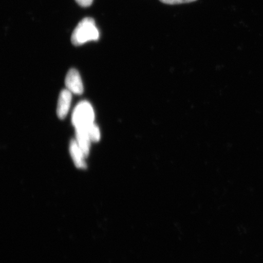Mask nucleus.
Returning <instances> with one entry per match:
<instances>
[{"label":"nucleus","instance_id":"obj_1","mask_svg":"<svg viewBox=\"0 0 263 263\" xmlns=\"http://www.w3.org/2000/svg\"><path fill=\"white\" fill-rule=\"evenodd\" d=\"M100 38V32L95 20L91 17L82 19L79 23L71 35L72 44L80 46L90 41H97Z\"/></svg>","mask_w":263,"mask_h":263},{"label":"nucleus","instance_id":"obj_4","mask_svg":"<svg viewBox=\"0 0 263 263\" xmlns=\"http://www.w3.org/2000/svg\"><path fill=\"white\" fill-rule=\"evenodd\" d=\"M72 100L71 93L68 90H64L59 95L57 114L60 119L63 120L67 117L69 110H70Z\"/></svg>","mask_w":263,"mask_h":263},{"label":"nucleus","instance_id":"obj_6","mask_svg":"<svg viewBox=\"0 0 263 263\" xmlns=\"http://www.w3.org/2000/svg\"><path fill=\"white\" fill-rule=\"evenodd\" d=\"M76 140L83 152L85 157L89 154L90 143L91 142L88 135L83 129L77 128L76 129Z\"/></svg>","mask_w":263,"mask_h":263},{"label":"nucleus","instance_id":"obj_3","mask_svg":"<svg viewBox=\"0 0 263 263\" xmlns=\"http://www.w3.org/2000/svg\"><path fill=\"white\" fill-rule=\"evenodd\" d=\"M65 85L71 93L81 95L84 91L83 84L79 72L72 68L68 72L65 78Z\"/></svg>","mask_w":263,"mask_h":263},{"label":"nucleus","instance_id":"obj_2","mask_svg":"<svg viewBox=\"0 0 263 263\" xmlns=\"http://www.w3.org/2000/svg\"><path fill=\"white\" fill-rule=\"evenodd\" d=\"M95 112L91 105L87 101H81L74 108L72 115V123L76 128L86 127L94 123Z\"/></svg>","mask_w":263,"mask_h":263},{"label":"nucleus","instance_id":"obj_5","mask_svg":"<svg viewBox=\"0 0 263 263\" xmlns=\"http://www.w3.org/2000/svg\"><path fill=\"white\" fill-rule=\"evenodd\" d=\"M70 153L76 166L80 169H85L87 167L85 162V156L76 139L71 140L70 141Z\"/></svg>","mask_w":263,"mask_h":263},{"label":"nucleus","instance_id":"obj_7","mask_svg":"<svg viewBox=\"0 0 263 263\" xmlns=\"http://www.w3.org/2000/svg\"><path fill=\"white\" fill-rule=\"evenodd\" d=\"M81 129H83L86 132L91 141L97 142V141L100 140L101 134L100 129L95 123H92L86 127H82Z\"/></svg>","mask_w":263,"mask_h":263},{"label":"nucleus","instance_id":"obj_9","mask_svg":"<svg viewBox=\"0 0 263 263\" xmlns=\"http://www.w3.org/2000/svg\"><path fill=\"white\" fill-rule=\"evenodd\" d=\"M75 1L82 7L87 8L91 5L93 0H75Z\"/></svg>","mask_w":263,"mask_h":263},{"label":"nucleus","instance_id":"obj_8","mask_svg":"<svg viewBox=\"0 0 263 263\" xmlns=\"http://www.w3.org/2000/svg\"><path fill=\"white\" fill-rule=\"evenodd\" d=\"M161 2L167 5L183 4V3H192L197 0H160Z\"/></svg>","mask_w":263,"mask_h":263}]
</instances>
